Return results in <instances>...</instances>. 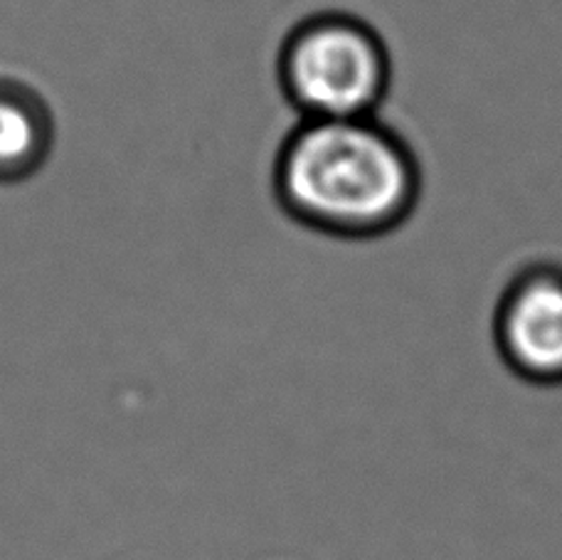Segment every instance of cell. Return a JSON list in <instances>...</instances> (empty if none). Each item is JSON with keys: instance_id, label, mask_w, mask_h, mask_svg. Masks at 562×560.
<instances>
[{"instance_id": "obj_4", "label": "cell", "mask_w": 562, "mask_h": 560, "mask_svg": "<svg viewBox=\"0 0 562 560\" xmlns=\"http://www.w3.org/2000/svg\"><path fill=\"white\" fill-rule=\"evenodd\" d=\"M57 146V119L45 94L0 77V188L23 186L45 171Z\"/></svg>"}, {"instance_id": "obj_2", "label": "cell", "mask_w": 562, "mask_h": 560, "mask_svg": "<svg viewBox=\"0 0 562 560\" xmlns=\"http://www.w3.org/2000/svg\"><path fill=\"white\" fill-rule=\"evenodd\" d=\"M277 79L301 119H366L383 104L393 63L373 27L328 13L291 27L277 55Z\"/></svg>"}, {"instance_id": "obj_1", "label": "cell", "mask_w": 562, "mask_h": 560, "mask_svg": "<svg viewBox=\"0 0 562 560\" xmlns=\"http://www.w3.org/2000/svg\"><path fill=\"white\" fill-rule=\"evenodd\" d=\"M279 208L314 233L368 239L415 213L422 173L413 148L375 116L301 119L274 156Z\"/></svg>"}, {"instance_id": "obj_3", "label": "cell", "mask_w": 562, "mask_h": 560, "mask_svg": "<svg viewBox=\"0 0 562 560\" xmlns=\"http://www.w3.org/2000/svg\"><path fill=\"white\" fill-rule=\"evenodd\" d=\"M494 332L510 371L538 385L562 383V269L533 267L514 279Z\"/></svg>"}]
</instances>
